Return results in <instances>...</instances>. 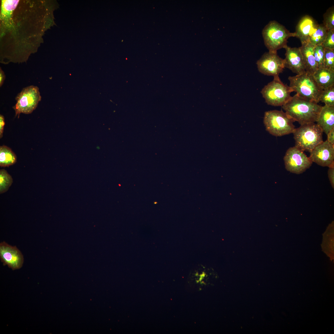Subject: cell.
<instances>
[{"label":"cell","mask_w":334,"mask_h":334,"mask_svg":"<svg viewBox=\"0 0 334 334\" xmlns=\"http://www.w3.org/2000/svg\"><path fill=\"white\" fill-rule=\"evenodd\" d=\"M19 0H5L2 1L0 20L4 26L6 28L11 27V16Z\"/></svg>","instance_id":"e0dca14e"},{"label":"cell","mask_w":334,"mask_h":334,"mask_svg":"<svg viewBox=\"0 0 334 334\" xmlns=\"http://www.w3.org/2000/svg\"><path fill=\"white\" fill-rule=\"evenodd\" d=\"M302 44L299 47L303 56L305 71L313 75L318 69L314 56L315 46L309 41Z\"/></svg>","instance_id":"9a60e30c"},{"label":"cell","mask_w":334,"mask_h":334,"mask_svg":"<svg viewBox=\"0 0 334 334\" xmlns=\"http://www.w3.org/2000/svg\"><path fill=\"white\" fill-rule=\"evenodd\" d=\"M11 176L5 169L0 170V193L1 194L7 191L13 182Z\"/></svg>","instance_id":"44dd1931"},{"label":"cell","mask_w":334,"mask_h":334,"mask_svg":"<svg viewBox=\"0 0 334 334\" xmlns=\"http://www.w3.org/2000/svg\"><path fill=\"white\" fill-rule=\"evenodd\" d=\"M285 169L291 173L300 174L310 168L312 162L304 152L295 146L289 148L284 157Z\"/></svg>","instance_id":"ba28073f"},{"label":"cell","mask_w":334,"mask_h":334,"mask_svg":"<svg viewBox=\"0 0 334 334\" xmlns=\"http://www.w3.org/2000/svg\"><path fill=\"white\" fill-rule=\"evenodd\" d=\"M284 48L286 51L284 59L285 68L289 69L297 75L305 72L303 59L300 47L292 48L287 45Z\"/></svg>","instance_id":"7c38bea8"},{"label":"cell","mask_w":334,"mask_h":334,"mask_svg":"<svg viewBox=\"0 0 334 334\" xmlns=\"http://www.w3.org/2000/svg\"><path fill=\"white\" fill-rule=\"evenodd\" d=\"M324 68L334 71V49H325Z\"/></svg>","instance_id":"cb8c5ba5"},{"label":"cell","mask_w":334,"mask_h":334,"mask_svg":"<svg viewBox=\"0 0 334 334\" xmlns=\"http://www.w3.org/2000/svg\"><path fill=\"white\" fill-rule=\"evenodd\" d=\"M16 155L8 147L3 145L0 147V166L8 167L16 162Z\"/></svg>","instance_id":"ac0fdd59"},{"label":"cell","mask_w":334,"mask_h":334,"mask_svg":"<svg viewBox=\"0 0 334 334\" xmlns=\"http://www.w3.org/2000/svg\"><path fill=\"white\" fill-rule=\"evenodd\" d=\"M321 45L325 49H334V29L328 31L326 38Z\"/></svg>","instance_id":"d4e9b609"},{"label":"cell","mask_w":334,"mask_h":334,"mask_svg":"<svg viewBox=\"0 0 334 334\" xmlns=\"http://www.w3.org/2000/svg\"><path fill=\"white\" fill-rule=\"evenodd\" d=\"M325 48L322 45L315 46L314 49V56L317 63L318 69L324 68Z\"/></svg>","instance_id":"603a6c76"},{"label":"cell","mask_w":334,"mask_h":334,"mask_svg":"<svg viewBox=\"0 0 334 334\" xmlns=\"http://www.w3.org/2000/svg\"><path fill=\"white\" fill-rule=\"evenodd\" d=\"M5 124L4 118L2 115H0V138L3 136L4 126Z\"/></svg>","instance_id":"83f0119b"},{"label":"cell","mask_w":334,"mask_h":334,"mask_svg":"<svg viewBox=\"0 0 334 334\" xmlns=\"http://www.w3.org/2000/svg\"><path fill=\"white\" fill-rule=\"evenodd\" d=\"M38 88L33 85L25 88L15 98L16 103L13 107L15 116L19 118L20 113H31L36 108L41 100Z\"/></svg>","instance_id":"52a82bcc"},{"label":"cell","mask_w":334,"mask_h":334,"mask_svg":"<svg viewBox=\"0 0 334 334\" xmlns=\"http://www.w3.org/2000/svg\"><path fill=\"white\" fill-rule=\"evenodd\" d=\"M319 24L311 16L306 15L299 21L297 25L295 37L299 38L301 43L309 41L311 35L316 30Z\"/></svg>","instance_id":"4fadbf2b"},{"label":"cell","mask_w":334,"mask_h":334,"mask_svg":"<svg viewBox=\"0 0 334 334\" xmlns=\"http://www.w3.org/2000/svg\"><path fill=\"white\" fill-rule=\"evenodd\" d=\"M325 105L334 107V84L322 91L319 98Z\"/></svg>","instance_id":"ffe728a7"},{"label":"cell","mask_w":334,"mask_h":334,"mask_svg":"<svg viewBox=\"0 0 334 334\" xmlns=\"http://www.w3.org/2000/svg\"><path fill=\"white\" fill-rule=\"evenodd\" d=\"M327 140L331 144H334V128L330 131L327 134Z\"/></svg>","instance_id":"4316f807"},{"label":"cell","mask_w":334,"mask_h":334,"mask_svg":"<svg viewBox=\"0 0 334 334\" xmlns=\"http://www.w3.org/2000/svg\"><path fill=\"white\" fill-rule=\"evenodd\" d=\"M310 160L323 167L334 165V146L327 140L323 141L310 152Z\"/></svg>","instance_id":"30bf717a"},{"label":"cell","mask_w":334,"mask_h":334,"mask_svg":"<svg viewBox=\"0 0 334 334\" xmlns=\"http://www.w3.org/2000/svg\"><path fill=\"white\" fill-rule=\"evenodd\" d=\"M295 121L282 110H273L265 112L263 123L266 130L276 136H281L293 133L295 128Z\"/></svg>","instance_id":"5b68a950"},{"label":"cell","mask_w":334,"mask_h":334,"mask_svg":"<svg viewBox=\"0 0 334 334\" xmlns=\"http://www.w3.org/2000/svg\"><path fill=\"white\" fill-rule=\"evenodd\" d=\"M0 258L4 265L13 270L20 268L23 266L24 256L15 246H12L5 241L0 243Z\"/></svg>","instance_id":"8fae6325"},{"label":"cell","mask_w":334,"mask_h":334,"mask_svg":"<svg viewBox=\"0 0 334 334\" xmlns=\"http://www.w3.org/2000/svg\"><path fill=\"white\" fill-rule=\"evenodd\" d=\"M328 176L330 184L333 189L334 188V165L329 167L328 171Z\"/></svg>","instance_id":"484cf974"},{"label":"cell","mask_w":334,"mask_h":334,"mask_svg":"<svg viewBox=\"0 0 334 334\" xmlns=\"http://www.w3.org/2000/svg\"><path fill=\"white\" fill-rule=\"evenodd\" d=\"M319 87L325 89L334 84V71L325 68H318L313 75Z\"/></svg>","instance_id":"2e32d148"},{"label":"cell","mask_w":334,"mask_h":334,"mask_svg":"<svg viewBox=\"0 0 334 334\" xmlns=\"http://www.w3.org/2000/svg\"><path fill=\"white\" fill-rule=\"evenodd\" d=\"M323 24L328 31L334 29V7L327 9L323 15Z\"/></svg>","instance_id":"7402d4cb"},{"label":"cell","mask_w":334,"mask_h":334,"mask_svg":"<svg viewBox=\"0 0 334 334\" xmlns=\"http://www.w3.org/2000/svg\"><path fill=\"white\" fill-rule=\"evenodd\" d=\"M293 90L287 84H284L279 76L274 77L272 81L262 89L261 92L268 105L282 106L291 98Z\"/></svg>","instance_id":"8992f818"},{"label":"cell","mask_w":334,"mask_h":334,"mask_svg":"<svg viewBox=\"0 0 334 334\" xmlns=\"http://www.w3.org/2000/svg\"><path fill=\"white\" fill-rule=\"evenodd\" d=\"M289 86L299 97L317 103L322 90L315 81L313 75L305 71L288 78Z\"/></svg>","instance_id":"7a4b0ae2"},{"label":"cell","mask_w":334,"mask_h":334,"mask_svg":"<svg viewBox=\"0 0 334 334\" xmlns=\"http://www.w3.org/2000/svg\"><path fill=\"white\" fill-rule=\"evenodd\" d=\"M262 34L264 44L269 52L276 53L278 50L287 46V40L295 37L283 25L276 21H270L264 28Z\"/></svg>","instance_id":"3957f363"},{"label":"cell","mask_w":334,"mask_h":334,"mask_svg":"<svg viewBox=\"0 0 334 334\" xmlns=\"http://www.w3.org/2000/svg\"><path fill=\"white\" fill-rule=\"evenodd\" d=\"M5 78V75L4 72L0 69V86H2Z\"/></svg>","instance_id":"f1b7e54d"},{"label":"cell","mask_w":334,"mask_h":334,"mask_svg":"<svg viewBox=\"0 0 334 334\" xmlns=\"http://www.w3.org/2000/svg\"><path fill=\"white\" fill-rule=\"evenodd\" d=\"M256 64L260 73L274 77L278 76L285 68L284 59L279 57L277 53H265L257 61Z\"/></svg>","instance_id":"9c48e42d"},{"label":"cell","mask_w":334,"mask_h":334,"mask_svg":"<svg viewBox=\"0 0 334 334\" xmlns=\"http://www.w3.org/2000/svg\"><path fill=\"white\" fill-rule=\"evenodd\" d=\"M316 122L327 135L334 128V107L322 106Z\"/></svg>","instance_id":"5bb4252c"},{"label":"cell","mask_w":334,"mask_h":334,"mask_svg":"<svg viewBox=\"0 0 334 334\" xmlns=\"http://www.w3.org/2000/svg\"><path fill=\"white\" fill-rule=\"evenodd\" d=\"M323 131L315 123L301 125L293 134L295 146L302 151L310 152L323 142Z\"/></svg>","instance_id":"277c9868"},{"label":"cell","mask_w":334,"mask_h":334,"mask_svg":"<svg viewBox=\"0 0 334 334\" xmlns=\"http://www.w3.org/2000/svg\"><path fill=\"white\" fill-rule=\"evenodd\" d=\"M328 31L323 24H319L315 32L310 36L308 41L315 46L321 45L326 38Z\"/></svg>","instance_id":"d6986e66"},{"label":"cell","mask_w":334,"mask_h":334,"mask_svg":"<svg viewBox=\"0 0 334 334\" xmlns=\"http://www.w3.org/2000/svg\"><path fill=\"white\" fill-rule=\"evenodd\" d=\"M322 106L296 94L282 106V108L289 117L301 125L316 122Z\"/></svg>","instance_id":"6da1fadb"}]
</instances>
